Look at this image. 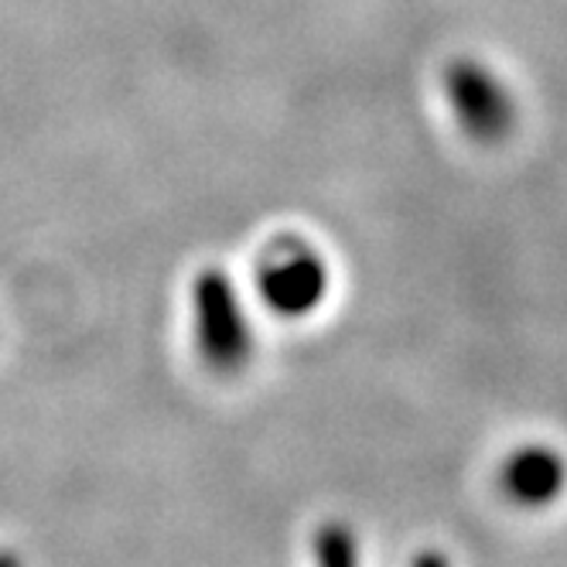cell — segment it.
Wrapping results in <instances>:
<instances>
[{
    "mask_svg": "<svg viewBox=\"0 0 567 567\" xmlns=\"http://www.w3.org/2000/svg\"><path fill=\"white\" fill-rule=\"evenodd\" d=\"M318 567H355V547L342 526H326L318 534Z\"/></svg>",
    "mask_w": 567,
    "mask_h": 567,
    "instance_id": "5b68a950",
    "label": "cell"
},
{
    "mask_svg": "<svg viewBox=\"0 0 567 567\" xmlns=\"http://www.w3.org/2000/svg\"><path fill=\"white\" fill-rule=\"evenodd\" d=\"M260 298L284 318H301L315 311L329 291V267L308 243L277 239L257 264Z\"/></svg>",
    "mask_w": 567,
    "mask_h": 567,
    "instance_id": "7a4b0ae2",
    "label": "cell"
},
{
    "mask_svg": "<svg viewBox=\"0 0 567 567\" xmlns=\"http://www.w3.org/2000/svg\"><path fill=\"white\" fill-rule=\"evenodd\" d=\"M192 332L202 362L213 373H239L254 355V332L233 280L209 267L192 280Z\"/></svg>",
    "mask_w": 567,
    "mask_h": 567,
    "instance_id": "6da1fadb",
    "label": "cell"
},
{
    "mask_svg": "<svg viewBox=\"0 0 567 567\" xmlns=\"http://www.w3.org/2000/svg\"><path fill=\"white\" fill-rule=\"evenodd\" d=\"M0 567H21V557L11 550H0Z\"/></svg>",
    "mask_w": 567,
    "mask_h": 567,
    "instance_id": "8992f818",
    "label": "cell"
},
{
    "mask_svg": "<svg viewBox=\"0 0 567 567\" xmlns=\"http://www.w3.org/2000/svg\"><path fill=\"white\" fill-rule=\"evenodd\" d=\"M452 103L462 124L475 137H503L513 120V103L496 79L478 65L452 69Z\"/></svg>",
    "mask_w": 567,
    "mask_h": 567,
    "instance_id": "3957f363",
    "label": "cell"
},
{
    "mask_svg": "<svg viewBox=\"0 0 567 567\" xmlns=\"http://www.w3.org/2000/svg\"><path fill=\"white\" fill-rule=\"evenodd\" d=\"M503 482L513 499H519L526 506H540L560 493L564 462H560V455H554L547 449H523L509 458Z\"/></svg>",
    "mask_w": 567,
    "mask_h": 567,
    "instance_id": "277c9868",
    "label": "cell"
}]
</instances>
